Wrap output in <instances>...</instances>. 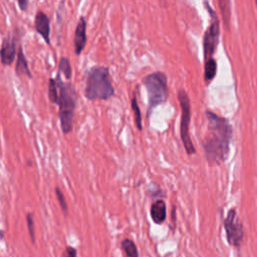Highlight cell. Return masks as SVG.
<instances>
[{
  "label": "cell",
  "mask_w": 257,
  "mask_h": 257,
  "mask_svg": "<svg viewBox=\"0 0 257 257\" xmlns=\"http://www.w3.org/2000/svg\"><path fill=\"white\" fill-rule=\"evenodd\" d=\"M205 114L208 120V131L202 140L205 158L210 166H219L229 156L232 126L227 118L211 110H206Z\"/></svg>",
  "instance_id": "obj_1"
},
{
  "label": "cell",
  "mask_w": 257,
  "mask_h": 257,
  "mask_svg": "<svg viewBox=\"0 0 257 257\" xmlns=\"http://www.w3.org/2000/svg\"><path fill=\"white\" fill-rule=\"evenodd\" d=\"M114 95L109 69L104 65L90 67L85 73L84 96L88 100H107Z\"/></svg>",
  "instance_id": "obj_2"
},
{
  "label": "cell",
  "mask_w": 257,
  "mask_h": 257,
  "mask_svg": "<svg viewBox=\"0 0 257 257\" xmlns=\"http://www.w3.org/2000/svg\"><path fill=\"white\" fill-rule=\"evenodd\" d=\"M55 80L59 90V100L57 105L59 107L58 116L60 120V126L62 133L64 135H67L72 131L73 126L74 111L77 102V93L74 85L71 82H64L61 79L59 72H57Z\"/></svg>",
  "instance_id": "obj_3"
},
{
  "label": "cell",
  "mask_w": 257,
  "mask_h": 257,
  "mask_svg": "<svg viewBox=\"0 0 257 257\" xmlns=\"http://www.w3.org/2000/svg\"><path fill=\"white\" fill-rule=\"evenodd\" d=\"M148 93V116L152 113L153 109L160 104L167 101L169 96L168 77L163 71H155L147 74L143 80Z\"/></svg>",
  "instance_id": "obj_4"
},
{
  "label": "cell",
  "mask_w": 257,
  "mask_h": 257,
  "mask_svg": "<svg viewBox=\"0 0 257 257\" xmlns=\"http://www.w3.org/2000/svg\"><path fill=\"white\" fill-rule=\"evenodd\" d=\"M178 100L181 107V122H180V136L186 153L192 156L196 153V149L190 137L189 127L191 121V102L187 91L184 88L178 90Z\"/></svg>",
  "instance_id": "obj_5"
},
{
  "label": "cell",
  "mask_w": 257,
  "mask_h": 257,
  "mask_svg": "<svg viewBox=\"0 0 257 257\" xmlns=\"http://www.w3.org/2000/svg\"><path fill=\"white\" fill-rule=\"evenodd\" d=\"M210 16L211 21L209 27L206 29L204 37H203V50H204V58L205 60L212 58L213 54L216 51V48L219 43L220 37V21L217 16V13L210 6L208 2H204Z\"/></svg>",
  "instance_id": "obj_6"
},
{
  "label": "cell",
  "mask_w": 257,
  "mask_h": 257,
  "mask_svg": "<svg viewBox=\"0 0 257 257\" xmlns=\"http://www.w3.org/2000/svg\"><path fill=\"white\" fill-rule=\"evenodd\" d=\"M224 228L228 243L234 247H240L244 238V229L241 221L238 218L235 208L228 211L224 220Z\"/></svg>",
  "instance_id": "obj_7"
},
{
  "label": "cell",
  "mask_w": 257,
  "mask_h": 257,
  "mask_svg": "<svg viewBox=\"0 0 257 257\" xmlns=\"http://www.w3.org/2000/svg\"><path fill=\"white\" fill-rule=\"evenodd\" d=\"M17 37L11 34H8L3 38L1 43V62L3 65H11L17 57L16 52Z\"/></svg>",
  "instance_id": "obj_8"
},
{
  "label": "cell",
  "mask_w": 257,
  "mask_h": 257,
  "mask_svg": "<svg viewBox=\"0 0 257 257\" xmlns=\"http://www.w3.org/2000/svg\"><path fill=\"white\" fill-rule=\"evenodd\" d=\"M86 27H87V24H86L85 17L80 16L74 31V36H73V47H74V53L76 55H80L86 45V42H87Z\"/></svg>",
  "instance_id": "obj_9"
},
{
  "label": "cell",
  "mask_w": 257,
  "mask_h": 257,
  "mask_svg": "<svg viewBox=\"0 0 257 257\" xmlns=\"http://www.w3.org/2000/svg\"><path fill=\"white\" fill-rule=\"evenodd\" d=\"M34 27L36 32L43 38L47 45H50V19L46 13L39 10L35 14Z\"/></svg>",
  "instance_id": "obj_10"
},
{
  "label": "cell",
  "mask_w": 257,
  "mask_h": 257,
  "mask_svg": "<svg viewBox=\"0 0 257 257\" xmlns=\"http://www.w3.org/2000/svg\"><path fill=\"white\" fill-rule=\"evenodd\" d=\"M151 217L154 223L162 224L167 218V206L164 200H156L151 205Z\"/></svg>",
  "instance_id": "obj_11"
},
{
  "label": "cell",
  "mask_w": 257,
  "mask_h": 257,
  "mask_svg": "<svg viewBox=\"0 0 257 257\" xmlns=\"http://www.w3.org/2000/svg\"><path fill=\"white\" fill-rule=\"evenodd\" d=\"M15 73L18 76L26 75L28 78H32V74L30 72L28 61L25 57V54L23 52L22 46L19 45L17 50V57H16V66H15Z\"/></svg>",
  "instance_id": "obj_12"
},
{
  "label": "cell",
  "mask_w": 257,
  "mask_h": 257,
  "mask_svg": "<svg viewBox=\"0 0 257 257\" xmlns=\"http://www.w3.org/2000/svg\"><path fill=\"white\" fill-rule=\"evenodd\" d=\"M217 74V61L214 57L205 60L204 66V79L207 84H209Z\"/></svg>",
  "instance_id": "obj_13"
},
{
  "label": "cell",
  "mask_w": 257,
  "mask_h": 257,
  "mask_svg": "<svg viewBox=\"0 0 257 257\" xmlns=\"http://www.w3.org/2000/svg\"><path fill=\"white\" fill-rule=\"evenodd\" d=\"M58 72L59 73H63L64 78L66 80H70L71 76H72V68H71V64L70 61L67 57L65 56H61L58 62Z\"/></svg>",
  "instance_id": "obj_14"
},
{
  "label": "cell",
  "mask_w": 257,
  "mask_h": 257,
  "mask_svg": "<svg viewBox=\"0 0 257 257\" xmlns=\"http://www.w3.org/2000/svg\"><path fill=\"white\" fill-rule=\"evenodd\" d=\"M121 249L124 251L127 257H139V251L135 242L128 238H125L120 243Z\"/></svg>",
  "instance_id": "obj_15"
},
{
  "label": "cell",
  "mask_w": 257,
  "mask_h": 257,
  "mask_svg": "<svg viewBox=\"0 0 257 257\" xmlns=\"http://www.w3.org/2000/svg\"><path fill=\"white\" fill-rule=\"evenodd\" d=\"M131 107L132 110L134 111V116H135V123L137 125V128L139 131L143 130V121H142V113H141V109L138 103V99L137 96L134 95L133 98L131 99Z\"/></svg>",
  "instance_id": "obj_16"
},
{
  "label": "cell",
  "mask_w": 257,
  "mask_h": 257,
  "mask_svg": "<svg viewBox=\"0 0 257 257\" xmlns=\"http://www.w3.org/2000/svg\"><path fill=\"white\" fill-rule=\"evenodd\" d=\"M48 98L50 102L58 104L59 100V90L55 78H49L48 80Z\"/></svg>",
  "instance_id": "obj_17"
},
{
  "label": "cell",
  "mask_w": 257,
  "mask_h": 257,
  "mask_svg": "<svg viewBox=\"0 0 257 257\" xmlns=\"http://www.w3.org/2000/svg\"><path fill=\"white\" fill-rule=\"evenodd\" d=\"M230 1H225V0H220L219 1V5L221 8V12H222V16H223V20L225 25L228 27V24L230 22Z\"/></svg>",
  "instance_id": "obj_18"
},
{
  "label": "cell",
  "mask_w": 257,
  "mask_h": 257,
  "mask_svg": "<svg viewBox=\"0 0 257 257\" xmlns=\"http://www.w3.org/2000/svg\"><path fill=\"white\" fill-rule=\"evenodd\" d=\"M54 192H55V195H56V199L58 201V204L62 210V212L64 214H67V204H66V201H65V197H64V194L62 193V191L58 188V187H55L54 188Z\"/></svg>",
  "instance_id": "obj_19"
},
{
  "label": "cell",
  "mask_w": 257,
  "mask_h": 257,
  "mask_svg": "<svg viewBox=\"0 0 257 257\" xmlns=\"http://www.w3.org/2000/svg\"><path fill=\"white\" fill-rule=\"evenodd\" d=\"M26 223H27V228L29 232V236L31 238L32 243L35 242V228H34V219L33 215L31 213L26 214Z\"/></svg>",
  "instance_id": "obj_20"
},
{
  "label": "cell",
  "mask_w": 257,
  "mask_h": 257,
  "mask_svg": "<svg viewBox=\"0 0 257 257\" xmlns=\"http://www.w3.org/2000/svg\"><path fill=\"white\" fill-rule=\"evenodd\" d=\"M64 257H77V252H76V249L71 247V246H67L65 248V251H64Z\"/></svg>",
  "instance_id": "obj_21"
},
{
  "label": "cell",
  "mask_w": 257,
  "mask_h": 257,
  "mask_svg": "<svg viewBox=\"0 0 257 257\" xmlns=\"http://www.w3.org/2000/svg\"><path fill=\"white\" fill-rule=\"evenodd\" d=\"M28 4L29 2L27 0H17V5L19 6L21 11H25L28 7Z\"/></svg>",
  "instance_id": "obj_22"
},
{
  "label": "cell",
  "mask_w": 257,
  "mask_h": 257,
  "mask_svg": "<svg viewBox=\"0 0 257 257\" xmlns=\"http://www.w3.org/2000/svg\"><path fill=\"white\" fill-rule=\"evenodd\" d=\"M255 4H256V6H257V0H256V1H255Z\"/></svg>",
  "instance_id": "obj_23"
}]
</instances>
